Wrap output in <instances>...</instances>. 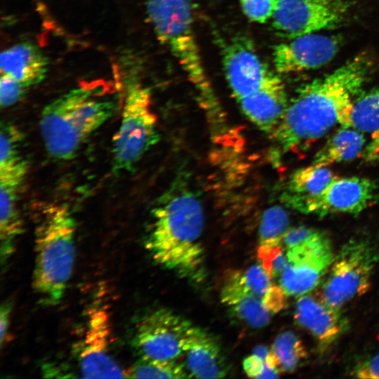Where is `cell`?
I'll return each mask as SVG.
<instances>
[{"label":"cell","instance_id":"1","mask_svg":"<svg viewBox=\"0 0 379 379\" xmlns=\"http://www.w3.org/2000/svg\"><path fill=\"white\" fill-rule=\"evenodd\" d=\"M372 65L361 53L301 88L272 135L281 151L302 153L335 125L351 127L354 98Z\"/></svg>","mask_w":379,"mask_h":379},{"label":"cell","instance_id":"2","mask_svg":"<svg viewBox=\"0 0 379 379\" xmlns=\"http://www.w3.org/2000/svg\"><path fill=\"white\" fill-rule=\"evenodd\" d=\"M187 182L179 176L158 200L145 244L158 265L180 278L201 282L206 276L204 210Z\"/></svg>","mask_w":379,"mask_h":379},{"label":"cell","instance_id":"3","mask_svg":"<svg viewBox=\"0 0 379 379\" xmlns=\"http://www.w3.org/2000/svg\"><path fill=\"white\" fill-rule=\"evenodd\" d=\"M98 88L89 85L73 88L44 107L40 131L50 156L72 159L86 139L112 117L115 103L98 98Z\"/></svg>","mask_w":379,"mask_h":379},{"label":"cell","instance_id":"4","mask_svg":"<svg viewBox=\"0 0 379 379\" xmlns=\"http://www.w3.org/2000/svg\"><path fill=\"white\" fill-rule=\"evenodd\" d=\"M76 222L66 206L46 208L35 230L32 285L40 302L56 305L63 298L75 261Z\"/></svg>","mask_w":379,"mask_h":379},{"label":"cell","instance_id":"5","mask_svg":"<svg viewBox=\"0 0 379 379\" xmlns=\"http://www.w3.org/2000/svg\"><path fill=\"white\" fill-rule=\"evenodd\" d=\"M146 9L158 39L176 59L202 106L218 111L194 32L192 0H146Z\"/></svg>","mask_w":379,"mask_h":379},{"label":"cell","instance_id":"6","mask_svg":"<svg viewBox=\"0 0 379 379\" xmlns=\"http://www.w3.org/2000/svg\"><path fill=\"white\" fill-rule=\"evenodd\" d=\"M159 139L157 117L148 88L136 82L128 88L119 128L114 137L113 171H129Z\"/></svg>","mask_w":379,"mask_h":379},{"label":"cell","instance_id":"7","mask_svg":"<svg viewBox=\"0 0 379 379\" xmlns=\"http://www.w3.org/2000/svg\"><path fill=\"white\" fill-rule=\"evenodd\" d=\"M378 260L376 250L364 240H350L334 256L320 293L329 305L340 308L365 293Z\"/></svg>","mask_w":379,"mask_h":379},{"label":"cell","instance_id":"8","mask_svg":"<svg viewBox=\"0 0 379 379\" xmlns=\"http://www.w3.org/2000/svg\"><path fill=\"white\" fill-rule=\"evenodd\" d=\"M194 325L167 308L152 310L139 320L132 340L140 357L176 360L183 355L184 345Z\"/></svg>","mask_w":379,"mask_h":379},{"label":"cell","instance_id":"9","mask_svg":"<svg viewBox=\"0 0 379 379\" xmlns=\"http://www.w3.org/2000/svg\"><path fill=\"white\" fill-rule=\"evenodd\" d=\"M351 7L349 0H277L274 28L293 39L340 25Z\"/></svg>","mask_w":379,"mask_h":379},{"label":"cell","instance_id":"10","mask_svg":"<svg viewBox=\"0 0 379 379\" xmlns=\"http://www.w3.org/2000/svg\"><path fill=\"white\" fill-rule=\"evenodd\" d=\"M85 332L78 345V363L85 378H126V371L111 354V321L105 305L93 307L88 313Z\"/></svg>","mask_w":379,"mask_h":379},{"label":"cell","instance_id":"11","mask_svg":"<svg viewBox=\"0 0 379 379\" xmlns=\"http://www.w3.org/2000/svg\"><path fill=\"white\" fill-rule=\"evenodd\" d=\"M285 251L288 264L279 277V286L289 295L311 292L334 258L331 241L321 232L305 244Z\"/></svg>","mask_w":379,"mask_h":379},{"label":"cell","instance_id":"12","mask_svg":"<svg viewBox=\"0 0 379 379\" xmlns=\"http://www.w3.org/2000/svg\"><path fill=\"white\" fill-rule=\"evenodd\" d=\"M376 186L360 177H335L317 197L305 201L297 211L325 216L333 213L358 214L375 198Z\"/></svg>","mask_w":379,"mask_h":379},{"label":"cell","instance_id":"13","mask_svg":"<svg viewBox=\"0 0 379 379\" xmlns=\"http://www.w3.org/2000/svg\"><path fill=\"white\" fill-rule=\"evenodd\" d=\"M340 47L337 36L307 34L276 46L273 61L277 71L281 74L314 69L332 60Z\"/></svg>","mask_w":379,"mask_h":379},{"label":"cell","instance_id":"14","mask_svg":"<svg viewBox=\"0 0 379 379\" xmlns=\"http://www.w3.org/2000/svg\"><path fill=\"white\" fill-rule=\"evenodd\" d=\"M223 67L237 100L255 93L277 77L259 58L252 45L242 39L234 40L225 49Z\"/></svg>","mask_w":379,"mask_h":379},{"label":"cell","instance_id":"15","mask_svg":"<svg viewBox=\"0 0 379 379\" xmlns=\"http://www.w3.org/2000/svg\"><path fill=\"white\" fill-rule=\"evenodd\" d=\"M294 318L324 347L339 337L346 325L340 308L328 305L320 295L311 292L300 295L298 299Z\"/></svg>","mask_w":379,"mask_h":379},{"label":"cell","instance_id":"16","mask_svg":"<svg viewBox=\"0 0 379 379\" xmlns=\"http://www.w3.org/2000/svg\"><path fill=\"white\" fill-rule=\"evenodd\" d=\"M185 368L192 378H222L230 365L218 340L206 330L193 326L184 345Z\"/></svg>","mask_w":379,"mask_h":379},{"label":"cell","instance_id":"17","mask_svg":"<svg viewBox=\"0 0 379 379\" xmlns=\"http://www.w3.org/2000/svg\"><path fill=\"white\" fill-rule=\"evenodd\" d=\"M237 102L244 114L253 124L271 135L280 123L288 104L284 86L278 76Z\"/></svg>","mask_w":379,"mask_h":379},{"label":"cell","instance_id":"18","mask_svg":"<svg viewBox=\"0 0 379 379\" xmlns=\"http://www.w3.org/2000/svg\"><path fill=\"white\" fill-rule=\"evenodd\" d=\"M220 299L239 319L252 328L265 326L272 315L265 308L262 299L247 287L239 272L227 276L221 288Z\"/></svg>","mask_w":379,"mask_h":379},{"label":"cell","instance_id":"19","mask_svg":"<svg viewBox=\"0 0 379 379\" xmlns=\"http://www.w3.org/2000/svg\"><path fill=\"white\" fill-rule=\"evenodd\" d=\"M0 69L1 74H8L29 88L45 79L48 61L37 46L22 42L1 53Z\"/></svg>","mask_w":379,"mask_h":379},{"label":"cell","instance_id":"20","mask_svg":"<svg viewBox=\"0 0 379 379\" xmlns=\"http://www.w3.org/2000/svg\"><path fill=\"white\" fill-rule=\"evenodd\" d=\"M23 180L0 178V250L2 262L11 257L15 249V241L22 232L17 200L18 190Z\"/></svg>","mask_w":379,"mask_h":379},{"label":"cell","instance_id":"21","mask_svg":"<svg viewBox=\"0 0 379 379\" xmlns=\"http://www.w3.org/2000/svg\"><path fill=\"white\" fill-rule=\"evenodd\" d=\"M335 178L326 166H310L300 168L289 178L282 201L295 210L307 200L319 195Z\"/></svg>","mask_w":379,"mask_h":379},{"label":"cell","instance_id":"22","mask_svg":"<svg viewBox=\"0 0 379 379\" xmlns=\"http://www.w3.org/2000/svg\"><path fill=\"white\" fill-rule=\"evenodd\" d=\"M365 143L363 134L354 128L343 127L316 154L313 164L326 166L355 159L362 152Z\"/></svg>","mask_w":379,"mask_h":379},{"label":"cell","instance_id":"23","mask_svg":"<svg viewBox=\"0 0 379 379\" xmlns=\"http://www.w3.org/2000/svg\"><path fill=\"white\" fill-rule=\"evenodd\" d=\"M351 127L371 133L379 130V87L356 98L351 112Z\"/></svg>","mask_w":379,"mask_h":379},{"label":"cell","instance_id":"24","mask_svg":"<svg viewBox=\"0 0 379 379\" xmlns=\"http://www.w3.org/2000/svg\"><path fill=\"white\" fill-rule=\"evenodd\" d=\"M126 377L131 378H190L185 365L173 361L140 357L128 370Z\"/></svg>","mask_w":379,"mask_h":379},{"label":"cell","instance_id":"25","mask_svg":"<svg viewBox=\"0 0 379 379\" xmlns=\"http://www.w3.org/2000/svg\"><path fill=\"white\" fill-rule=\"evenodd\" d=\"M270 350L281 373L293 371L307 356L302 340L292 331L279 334Z\"/></svg>","mask_w":379,"mask_h":379},{"label":"cell","instance_id":"26","mask_svg":"<svg viewBox=\"0 0 379 379\" xmlns=\"http://www.w3.org/2000/svg\"><path fill=\"white\" fill-rule=\"evenodd\" d=\"M289 216L280 206L267 208L261 217L259 230V246L273 248L281 246V240L289 229Z\"/></svg>","mask_w":379,"mask_h":379},{"label":"cell","instance_id":"27","mask_svg":"<svg viewBox=\"0 0 379 379\" xmlns=\"http://www.w3.org/2000/svg\"><path fill=\"white\" fill-rule=\"evenodd\" d=\"M22 133L14 125L1 122L0 131V172H8L27 166L20 154Z\"/></svg>","mask_w":379,"mask_h":379},{"label":"cell","instance_id":"28","mask_svg":"<svg viewBox=\"0 0 379 379\" xmlns=\"http://www.w3.org/2000/svg\"><path fill=\"white\" fill-rule=\"evenodd\" d=\"M243 368L246 375L253 378H274L281 373L271 350L265 345L254 348L244 359Z\"/></svg>","mask_w":379,"mask_h":379},{"label":"cell","instance_id":"29","mask_svg":"<svg viewBox=\"0 0 379 379\" xmlns=\"http://www.w3.org/2000/svg\"><path fill=\"white\" fill-rule=\"evenodd\" d=\"M258 257L262 267L271 278L279 277L288 264L286 251L282 246L273 248L259 246Z\"/></svg>","mask_w":379,"mask_h":379},{"label":"cell","instance_id":"30","mask_svg":"<svg viewBox=\"0 0 379 379\" xmlns=\"http://www.w3.org/2000/svg\"><path fill=\"white\" fill-rule=\"evenodd\" d=\"M244 15L251 21L265 23L272 18L277 0H239Z\"/></svg>","mask_w":379,"mask_h":379},{"label":"cell","instance_id":"31","mask_svg":"<svg viewBox=\"0 0 379 379\" xmlns=\"http://www.w3.org/2000/svg\"><path fill=\"white\" fill-rule=\"evenodd\" d=\"M242 277L247 287L262 299L272 286L271 277L260 265L248 267L242 273Z\"/></svg>","mask_w":379,"mask_h":379},{"label":"cell","instance_id":"32","mask_svg":"<svg viewBox=\"0 0 379 379\" xmlns=\"http://www.w3.org/2000/svg\"><path fill=\"white\" fill-rule=\"evenodd\" d=\"M27 88L13 77L1 74L0 78V105L2 108L8 107L18 102L25 93Z\"/></svg>","mask_w":379,"mask_h":379},{"label":"cell","instance_id":"33","mask_svg":"<svg viewBox=\"0 0 379 379\" xmlns=\"http://www.w3.org/2000/svg\"><path fill=\"white\" fill-rule=\"evenodd\" d=\"M262 301L272 314L282 310L286 306V293L280 286L272 285L265 294Z\"/></svg>","mask_w":379,"mask_h":379},{"label":"cell","instance_id":"34","mask_svg":"<svg viewBox=\"0 0 379 379\" xmlns=\"http://www.w3.org/2000/svg\"><path fill=\"white\" fill-rule=\"evenodd\" d=\"M352 373L360 378H379V353L359 364Z\"/></svg>","mask_w":379,"mask_h":379},{"label":"cell","instance_id":"35","mask_svg":"<svg viewBox=\"0 0 379 379\" xmlns=\"http://www.w3.org/2000/svg\"><path fill=\"white\" fill-rule=\"evenodd\" d=\"M367 162H379V130L371 133V140L362 152Z\"/></svg>","mask_w":379,"mask_h":379},{"label":"cell","instance_id":"36","mask_svg":"<svg viewBox=\"0 0 379 379\" xmlns=\"http://www.w3.org/2000/svg\"><path fill=\"white\" fill-rule=\"evenodd\" d=\"M11 311V305L9 302H5L1 304L0 309V341L1 345L7 335L10 324Z\"/></svg>","mask_w":379,"mask_h":379}]
</instances>
